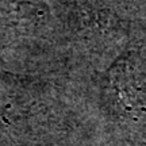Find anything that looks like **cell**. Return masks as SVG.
<instances>
[{
  "label": "cell",
  "mask_w": 146,
  "mask_h": 146,
  "mask_svg": "<svg viewBox=\"0 0 146 146\" xmlns=\"http://www.w3.org/2000/svg\"><path fill=\"white\" fill-rule=\"evenodd\" d=\"M130 88L131 89V85H127V87H123V89H122V92H126V91H127V89ZM138 89H139V87H138V85H134V87H133V91H134V92H135V91H138Z\"/></svg>",
  "instance_id": "obj_1"
}]
</instances>
